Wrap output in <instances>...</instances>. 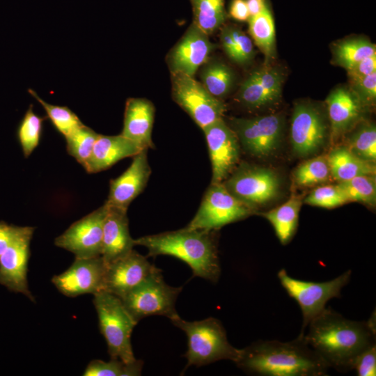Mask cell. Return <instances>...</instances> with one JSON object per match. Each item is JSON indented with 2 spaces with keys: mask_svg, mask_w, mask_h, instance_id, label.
Masks as SVG:
<instances>
[{
  "mask_svg": "<svg viewBox=\"0 0 376 376\" xmlns=\"http://www.w3.org/2000/svg\"><path fill=\"white\" fill-rule=\"evenodd\" d=\"M248 21L249 34L266 60L269 61L274 57L275 49V26L269 8L267 6Z\"/></svg>",
  "mask_w": 376,
  "mask_h": 376,
  "instance_id": "4316f807",
  "label": "cell"
},
{
  "mask_svg": "<svg viewBox=\"0 0 376 376\" xmlns=\"http://www.w3.org/2000/svg\"><path fill=\"white\" fill-rule=\"evenodd\" d=\"M143 150L141 146L121 134H99L84 169L91 173L100 172L124 158L134 157Z\"/></svg>",
  "mask_w": 376,
  "mask_h": 376,
  "instance_id": "cb8c5ba5",
  "label": "cell"
},
{
  "mask_svg": "<svg viewBox=\"0 0 376 376\" xmlns=\"http://www.w3.org/2000/svg\"><path fill=\"white\" fill-rule=\"evenodd\" d=\"M250 17L263 11L268 6L265 0H246Z\"/></svg>",
  "mask_w": 376,
  "mask_h": 376,
  "instance_id": "f6af8a7d",
  "label": "cell"
},
{
  "mask_svg": "<svg viewBox=\"0 0 376 376\" xmlns=\"http://www.w3.org/2000/svg\"><path fill=\"white\" fill-rule=\"evenodd\" d=\"M327 157L331 177L338 182L359 175H375V164L357 157L345 146L334 148Z\"/></svg>",
  "mask_w": 376,
  "mask_h": 376,
  "instance_id": "d4e9b609",
  "label": "cell"
},
{
  "mask_svg": "<svg viewBox=\"0 0 376 376\" xmlns=\"http://www.w3.org/2000/svg\"><path fill=\"white\" fill-rule=\"evenodd\" d=\"M143 362L136 359L125 363L118 359L109 361L99 359L91 361L86 368L84 376H137L141 373Z\"/></svg>",
  "mask_w": 376,
  "mask_h": 376,
  "instance_id": "d590c367",
  "label": "cell"
},
{
  "mask_svg": "<svg viewBox=\"0 0 376 376\" xmlns=\"http://www.w3.org/2000/svg\"><path fill=\"white\" fill-rule=\"evenodd\" d=\"M294 182L299 187H311L327 182L331 177L327 156H316L299 165L293 172Z\"/></svg>",
  "mask_w": 376,
  "mask_h": 376,
  "instance_id": "4dcf8cb0",
  "label": "cell"
},
{
  "mask_svg": "<svg viewBox=\"0 0 376 376\" xmlns=\"http://www.w3.org/2000/svg\"><path fill=\"white\" fill-rule=\"evenodd\" d=\"M283 75L279 68L266 67L253 72L243 82L238 100L249 109L271 105L281 97Z\"/></svg>",
  "mask_w": 376,
  "mask_h": 376,
  "instance_id": "d6986e66",
  "label": "cell"
},
{
  "mask_svg": "<svg viewBox=\"0 0 376 376\" xmlns=\"http://www.w3.org/2000/svg\"><path fill=\"white\" fill-rule=\"evenodd\" d=\"M33 231V227L19 226L15 238L0 256V284L33 301L34 298L27 281V265Z\"/></svg>",
  "mask_w": 376,
  "mask_h": 376,
  "instance_id": "5bb4252c",
  "label": "cell"
},
{
  "mask_svg": "<svg viewBox=\"0 0 376 376\" xmlns=\"http://www.w3.org/2000/svg\"><path fill=\"white\" fill-rule=\"evenodd\" d=\"M99 136L84 124L65 136L67 150L84 168Z\"/></svg>",
  "mask_w": 376,
  "mask_h": 376,
  "instance_id": "d6a6232c",
  "label": "cell"
},
{
  "mask_svg": "<svg viewBox=\"0 0 376 376\" xmlns=\"http://www.w3.org/2000/svg\"><path fill=\"white\" fill-rule=\"evenodd\" d=\"M231 125L243 149L255 157L272 155L281 143L284 122L279 114L233 118Z\"/></svg>",
  "mask_w": 376,
  "mask_h": 376,
  "instance_id": "8fae6325",
  "label": "cell"
},
{
  "mask_svg": "<svg viewBox=\"0 0 376 376\" xmlns=\"http://www.w3.org/2000/svg\"><path fill=\"white\" fill-rule=\"evenodd\" d=\"M194 24L209 36L222 25L227 14L224 0H191Z\"/></svg>",
  "mask_w": 376,
  "mask_h": 376,
  "instance_id": "83f0119b",
  "label": "cell"
},
{
  "mask_svg": "<svg viewBox=\"0 0 376 376\" xmlns=\"http://www.w3.org/2000/svg\"><path fill=\"white\" fill-rule=\"evenodd\" d=\"M155 108L143 98H129L126 101L121 135L144 149L154 148L152 130Z\"/></svg>",
  "mask_w": 376,
  "mask_h": 376,
  "instance_id": "603a6c76",
  "label": "cell"
},
{
  "mask_svg": "<svg viewBox=\"0 0 376 376\" xmlns=\"http://www.w3.org/2000/svg\"><path fill=\"white\" fill-rule=\"evenodd\" d=\"M376 55L375 45L363 38L350 39L338 43L334 48V59L347 70L365 58Z\"/></svg>",
  "mask_w": 376,
  "mask_h": 376,
  "instance_id": "f546056e",
  "label": "cell"
},
{
  "mask_svg": "<svg viewBox=\"0 0 376 376\" xmlns=\"http://www.w3.org/2000/svg\"><path fill=\"white\" fill-rule=\"evenodd\" d=\"M171 322L186 334L187 359L186 368L201 366L219 360H230L236 363L241 349L233 347L229 342L226 331L219 320L214 318L189 322L179 315L171 319Z\"/></svg>",
  "mask_w": 376,
  "mask_h": 376,
  "instance_id": "277c9868",
  "label": "cell"
},
{
  "mask_svg": "<svg viewBox=\"0 0 376 376\" xmlns=\"http://www.w3.org/2000/svg\"><path fill=\"white\" fill-rule=\"evenodd\" d=\"M347 71L351 81L376 72V55L365 58Z\"/></svg>",
  "mask_w": 376,
  "mask_h": 376,
  "instance_id": "b9f144b4",
  "label": "cell"
},
{
  "mask_svg": "<svg viewBox=\"0 0 376 376\" xmlns=\"http://www.w3.org/2000/svg\"><path fill=\"white\" fill-rule=\"evenodd\" d=\"M306 329V341L329 368L347 372L356 357L375 344V313L368 321H356L325 308Z\"/></svg>",
  "mask_w": 376,
  "mask_h": 376,
  "instance_id": "6da1fadb",
  "label": "cell"
},
{
  "mask_svg": "<svg viewBox=\"0 0 376 376\" xmlns=\"http://www.w3.org/2000/svg\"><path fill=\"white\" fill-rule=\"evenodd\" d=\"M352 370L359 376L376 375V345H373L359 354L354 359Z\"/></svg>",
  "mask_w": 376,
  "mask_h": 376,
  "instance_id": "ab89813d",
  "label": "cell"
},
{
  "mask_svg": "<svg viewBox=\"0 0 376 376\" xmlns=\"http://www.w3.org/2000/svg\"><path fill=\"white\" fill-rule=\"evenodd\" d=\"M201 80V84L206 90L219 98L229 92L234 81V75L227 65L222 63L214 62L203 69Z\"/></svg>",
  "mask_w": 376,
  "mask_h": 376,
  "instance_id": "836d02e7",
  "label": "cell"
},
{
  "mask_svg": "<svg viewBox=\"0 0 376 376\" xmlns=\"http://www.w3.org/2000/svg\"><path fill=\"white\" fill-rule=\"evenodd\" d=\"M147 150L144 149L134 155L130 166L110 181L106 201L108 205L127 210L132 201L143 191L151 173Z\"/></svg>",
  "mask_w": 376,
  "mask_h": 376,
  "instance_id": "ac0fdd59",
  "label": "cell"
},
{
  "mask_svg": "<svg viewBox=\"0 0 376 376\" xmlns=\"http://www.w3.org/2000/svg\"><path fill=\"white\" fill-rule=\"evenodd\" d=\"M93 295L100 332L107 342L111 358L125 363L134 361L131 335L138 322L117 296L105 290Z\"/></svg>",
  "mask_w": 376,
  "mask_h": 376,
  "instance_id": "5b68a950",
  "label": "cell"
},
{
  "mask_svg": "<svg viewBox=\"0 0 376 376\" xmlns=\"http://www.w3.org/2000/svg\"><path fill=\"white\" fill-rule=\"evenodd\" d=\"M304 201L309 205L324 208L336 207L349 202L338 185L318 187L313 189Z\"/></svg>",
  "mask_w": 376,
  "mask_h": 376,
  "instance_id": "f35d334b",
  "label": "cell"
},
{
  "mask_svg": "<svg viewBox=\"0 0 376 376\" xmlns=\"http://www.w3.org/2000/svg\"><path fill=\"white\" fill-rule=\"evenodd\" d=\"M361 159L375 163L376 160V127L373 123L360 125L347 139L345 146Z\"/></svg>",
  "mask_w": 376,
  "mask_h": 376,
  "instance_id": "1f68e13d",
  "label": "cell"
},
{
  "mask_svg": "<svg viewBox=\"0 0 376 376\" xmlns=\"http://www.w3.org/2000/svg\"><path fill=\"white\" fill-rule=\"evenodd\" d=\"M331 139L334 142L357 123L361 113V102L349 89H334L326 100Z\"/></svg>",
  "mask_w": 376,
  "mask_h": 376,
  "instance_id": "7402d4cb",
  "label": "cell"
},
{
  "mask_svg": "<svg viewBox=\"0 0 376 376\" xmlns=\"http://www.w3.org/2000/svg\"><path fill=\"white\" fill-rule=\"evenodd\" d=\"M327 134L325 118L318 107L304 102L295 106L290 139L297 156L308 157L320 152L326 143Z\"/></svg>",
  "mask_w": 376,
  "mask_h": 376,
  "instance_id": "7c38bea8",
  "label": "cell"
},
{
  "mask_svg": "<svg viewBox=\"0 0 376 376\" xmlns=\"http://www.w3.org/2000/svg\"><path fill=\"white\" fill-rule=\"evenodd\" d=\"M253 211L235 197L224 182L211 183L197 212L186 228L214 231L248 217Z\"/></svg>",
  "mask_w": 376,
  "mask_h": 376,
  "instance_id": "9c48e42d",
  "label": "cell"
},
{
  "mask_svg": "<svg viewBox=\"0 0 376 376\" xmlns=\"http://www.w3.org/2000/svg\"><path fill=\"white\" fill-rule=\"evenodd\" d=\"M221 42L226 54L237 63L245 64L253 57L252 40L238 28L224 27L221 32Z\"/></svg>",
  "mask_w": 376,
  "mask_h": 376,
  "instance_id": "f1b7e54d",
  "label": "cell"
},
{
  "mask_svg": "<svg viewBox=\"0 0 376 376\" xmlns=\"http://www.w3.org/2000/svg\"><path fill=\"white\" fill-rule=\"evenodd\" d=\"M230 15L240 22L248 21L250 14L246 0H233L229 10Z\"/></svg>",
  "mask_w": 376,
  "mask_h": 376,
  "instance_id": "ee69618b",
  "label": "cell"
},
{
  "mask_svg": "<svg viewBox=\"0 0 376 376\" xmlns=\"http://www.w3.org/2000/svg\"><path fill=\"white\" fill-rule=\"evenodd\" d=\"M224 184L235 197L253 210L274 200L281 189L280 178L275 171L246 162L239 164Z\"/></svg>",
  "mask_w": 376,
  "mask_h": 376,
  "instance_id": "ba28073f",
  "label": "cell"
},
{
  "mask_svg": "<svg viewBox=\"0 0 376 376\" xmlns=\"http://www.w3.org/2000/svg\"><path fill=\"white\" fill-rule=\"evenodd\" d=\"M45 119L34 112L32 104L22 119L17 129V138L24 157H29L38 146Z\"/></svg>",
  "mask_w": 376,
  "mask_h": 376,
  "instance_id": "e575fe53",
  "label": "cell"
},
{
  "mask_svg": "<svg viewBox=\"0 0 376 376\" xmlns=\"http://www.w3.org/2000/svg\"><path fill=\"white\" fill-rule=\"evenodd\" d=\"M349 201L374 205L376 201L375 175H364L338 182Z\"/></svg>",
  "mask_w": 376,
  "mask_h": 376,
  "instance_id": "74e56055",
  "label": "cell"
},
{
  "mask_svg": "<svg viewBox=\"0 0 376 376\" xmlns=\"http://www.w3.org/2000/svg\"><path fill=\"white\" fill-rule=\"evenodd\" d=\"M353 92L361 103H373L376 98V72L352 81Z\"/></svg>",
  "mask_w": 376,
  "mask_h": 376,
  "instance_id": "60d3db41",
  "label": "cell"
},
{
  "mask_svg": "<svg viewBox=\"0 0 376 376\" xmlns=\"http://www.w3.org/2000/svg\"><path fill=\"white\" fill-rule=\"evenodd\" d=\"M105 203L101 256L107 265L130 253L135 244L129 231L127 210Z\"/></svg>",
  "mask_w": 376,
  "mask_h": 376,
  "instance_id": "44dd1931",
  "label": "cell"
},
{
  "mask_svg": "<svg viewBox=\"0 0 376 376\" xmlns=\"http://www.w3.org/2000/svg\"><path fill=\"white\" fill-rule=\"evenodd\" d=\"M171 73L174 100L202 130L223 119L226 108L221 100L211 95L194 77Z\"/></svg>",
  "mask_w": 376,
  "mask_h": 376,
  "instance_id": "30bf717a",
  "label": "cell"
},
{
  "mask_svg": "<svg viewBox=\"0 0 376 376\" xmlns=\"http://www.w3.org/2000/svg\"><path fill=\"white\" fill-rule=\"evenodd\" d=\"M107 205H103L73 223L55 239L56 246L72 252L75 258L101 256L103 224Z\"/></svg>",
  "mask_w": 376,
  "mask_h": 376,
  "instance_id": "4fadbf2b",
  "label": "cell"
},
{
  "mask_svg": "<svg viewBox=\"0 0 376 376\" xmlns=\"http://www.w3.org/2000/svg\"><path fill=\"white\" fill-rule=\"evenodd\" d=\"M301 207V198L292 196L281 205L261 214L272 224L283 245L288 244L296 233Z\"/></svg>",
  "mask_w": 376,
  "mask_h": 376,
  "instance_id": "484cf974",
  "label": "cell"
},
{
  "mask_svg": "<svg viewBox=\"0 0 376 376\" xmlns=\"http://www.w3.org/2000/svg\"><path fill=\"white\" fill-rule=\"evenodd\" d=\"M212 232L185 227L139 237L134 240V244L145 246L148 256L166 255L177 258L190 267L193 276L216 283L221 267Z\"/></svg>",
  "mask_w": 376,
  "mask_h": 376,
  "instance_id": "3957f363",
  "label": "cell"
},
{
  "mask_svg": "<svg viewBox=\"0 0 376 376\" xmlns=\"http://www.w3.org/2000/svg\"><path fill=\"white\" fill-rule=\"evenodd\" d=\"M107 265L101 256L75 258L71 266L52 281L63 295L75 297L84 294L95 295L104 290Z\"/></svg>",
  "mask_w": 376,
  "mask_h": 376,
  "instance_id": "9a60e30c",
  "label": "cell"
},
{
  "mask_svg": "<svg viewBox=\"0 0 376 376\" xmlns=\"http://www.w3.org/2000/svg\"><path fill=\"white\" fill-rule=\"evenodd\" d=\"M181 290L182 287L166 284L159 269L120 299L137 322L150 315H163L171 320L178 315L175 304Z\"/></svg>",
  "mask_w": 376,
  "mask_h": 376,
  "instance_id": "52a82bcc",
  "label": "cell"
},
{
  "mask_svg": "<svg viewBox=\"0 0 376 376\" xmlns=\"http://www.w3.org/2000/svg\"><path fill=\"white\" fill-rule=\"evenodd\" d=\"M235 363L249 373L265 376H323L329 369L301 333L288 342H254L241 349Z\"/></svg>",
  "mask_w": 376,
  "mask_h": 376,
  "instance_id": "7a4b0ae2",
  "label": "cell"
},
{
  "mask_svg": "<svg viewBox=\"0 0 376 376\" xmlns=\"http://www.w3.org/2000/svg\"><path fill=\"white\" fill-rule=\"evenodd\" d=\"M28 91L44 108L47 118L56 130L64 136L83 125L79 117L68 107L49 104L33 89L29 88Z\"/></svg>",
  "mask_w": 376,
  "mask_h": 376,
  "instance_id": "8d00e7d4",
  "label": "cell"
},
{
  "mask_svg": "<svg viewBox=\"0 0 376 376\" xmlns=\"http://www.w3.org/2000/svg\"><path fill=\"white\" fill-rule=\"evenodd\" d=\"M277 276L288 295L300 307L303 318L301 333H304L309 322L323 311L331 299L340 297L342 289L350 281L352 270L348 269L338 276L324 282L293 278L285 269H280Z\"/></svg>",
  "mask_w": 376,
  "mask_h": 376,
  "instance_id": "8992f818",
  "label": "cell"
},
{
  "mask_svg": "<svg viewBox=\"0 0 376 376\" xmlns=\"http://www.w3.org/2000/svg\"><path fill=\"white\" fill-rule=\"evenodd\" d=\"M203 131L212 164V183L224 182L239 164V140L233 129L223 119Z\"/></svg>",
  "mask_w": 376,
  "mask_h": 376,
  "instance_id": "2e32d148",
  "label": "cell"
},
{
  "mask_svg": "<svg viewBox=\"0 0 376 376\" xmlns=\"http://www.w3.org/2000/svg\"><path fill=\"white\" fill-rule=\"evenodd\" d=\"M207 36L192 24L170 54L171 72L194 77L199 67L207 62L214 49Z\"/></svg>",
  "mask_w": 376,
  "mask_h": 376,
  "instance_id": "ffe728a7",
  "label": "cell"
},
{
  "mask_svg": "<svg viewBox=\"0 0 376 376\" xmlns=\"http://www.w3.org/2000/svg\"><path fill=\"white\" fill-rule=\"evenodd\" d=\"M159 269L146 257L132 250L107 265L104 290L120 298Z\"/></svg>",
  "mask_w": 376,
  "mask_h": 376,
  "instance_id": "e0dca14e",
  "label": "cell"
},
{
  "mask_svg": "<svg viewBox=\"0 0 376 376\" xmlns=\"http://www.w3.org/2000/svg\"><path fill=\"white\" fill-rule=\"evenodd\" d=\"M19 226L0 222V256L9 246L15 238Z\"/></svg>",
  "mask_w": 376,
  "mask_h": 376,
  "instance_id": "7bdbcfd3",
  "label": "cell"
}]
</instances>
